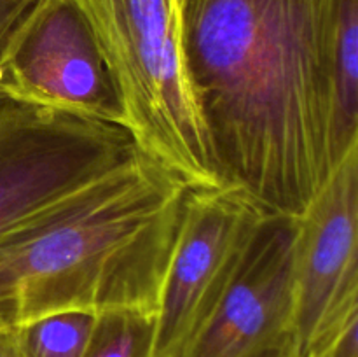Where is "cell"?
I'll use <instances>...</instances> for the list:
<instances>
[{
    "mask_svg": "<svg viewBox=\"0 0 358 357\" xmlns=\"http://www.w3.org/2000/svg\"><path fill=\"white\" fill-rule=\"evenodd\" d=\"M345 0H178L180 56L222 186L297 219L352 147L336 100Z\"/></svg>",
    "mask_w": 358,
    "mask_h": 357,
    "instance_id": "cell-1",
    "label": "cell"
},
{
    "mask_svg": "<svg viewBox=\"0 0 358 357\" xmlns=\"http://www.w3.org/2000/svg\"><path fill=\"white\" fill-rule=\"evenodd\" d=\"M187 186L136 153L0 234V332L59 312L157 317Z\"/></svg>",
    "mask_w": 358,
    "mask_h": 357,
    "instance_id": "cell-2",
    "label": "cell"
},
{
    "mask_svg": "<svg viewBox=\"0 0 358 357\" xmlns=\"http://www.w3.org/2000/svg\"><path fill=\"white\" fill-rule=\"evenodd\" d=\"M136 149L189 189L222 186L185 77L173 0H73Z\"/></svg>",
    "mask_w": 358,
    "mask_h": 357,
    "instance_id": "cell-3",
    "label": "cell"
},
{
    "mask_svg": "<svg viewBox=\"0 0 358 357\" xmlns=\"http://www.w3.org/2000/svg\"><path fill=\"white\" fill-rule=\"evenodd\" d=\"M138 153L124 128L21 98L0 100V234Z\"/></svg>",
    "mask_w": 358,
    "mask_h": 357,
    "instance_id": "cell-4",
    "label": "cell"
},
{
    "mask_svg": "<svg viewBox=\"0 0 358 357\" xmlns=\"http://www.w3.org/2000/svg\"><path fill=\"white\" fill-rule=\"evenodd\" d=\"M266 216L233 186L187 189L152 357H180L201 335L236 280Z\"/></svg>",
    "mask_w": 358,
    "mask_h": 357,
    "instance_id": "cell-5",
    "label": "cell"
},
{
    "mask_svg": "<svg viewBox=\"0 0 358 357\" xmlns=\"http://www.w3.org/2000/svg\"><path fill=\"white\" fill-rule=\"evenodd\" d=\"M358 326V146L296 219L292 357H315Z\"/></svg>",
    "mask_w": 358,
    "mask_h": 357,
    "instance_id": "cell-6",
    "label": "cell"
},
{
    "mask_svg": "<svg viewBox=\"0 0 358 357\" xmlns=\"http://www.w3.org/2000/svg\"><path fill=\"white\" fill-rule=\"evenodd\" d=\"M7 97L121 126L115 91L73 0H41L0 55Z\"/></svg>",
    "mask_w": 358,
    "mask_h": 357,
    "instance_id": "cell-7",
    "label": "cell"
},
{
    "mask_svg": "<svg viewBox=\"0 0 358 357\" xmlns=\"http://www.w3.org/2000/svg\"><path fill=\"white\" fill-rule=\"evenodd\" d=\"M296 219L266 216L217 314L180 357H278L292 346Z\"/></svg>",
    "mask_w": 358,
    "mask_h": 357,
    "instance_id": "cell-8",
    "label": "cell"
},
{
    "mask_svg": "<svg viewBox=\"0 0 358 357\" xmlns=\"http://www.w3.org/2000/svg\"><path fill=\"white\" fill-rule=\"evenodd\" d=\"M96 315L59 312L35 318L14 329L21 357H83Z\"/></svg>",
    "mask_w": 358,
    "mask_h": 357,
    "instance_id": "cell-9",
    "label": "cell"
},
{
    "mask_svg": "<svg viewBox=\"0 0 358 357\" xmlns=\"http://www.w3.org/2000/svg\"><path fill=\"white\" fill-rule=\"evenodd\" d=\"M336 100L343 144H358V0H345L336 41Z\"/></svg>",
    "mask_w": 358,
    "mask_h": 357,
    "instance_id": "cell-10",
    "label": "cell"
},
{
    "mask_svg": "<svg viewBox=\"0 0 358 357\" xmlns=\"http://www.w3.org/2000/svg\"><path fill=\"white\" fill-rule=\"evenodd\" d=\"M156 317L135 310L96 315L83 357H152Z\"/></svg>",
    "mask_w": 358,
    "mask_h": 357,
    "instance_id": "cell-11",
    "label": "cell"
},
{
    "mask_svg": "<svg viewBox=\"0 0 358 357\" xmlns=\"http://www.w3.org/2000/svg\"><path fill=\"white\" fill-rule=\"evenodd\" d=\"M41 0H0V55L21 21Z\"/></svg>",
    "mask_w": 358,
    "mask_h": 357,
    "instance_id": "cell-12",
    "label": "cell"
},
{
    "mask_svg": "<svg viewBox=\"0 0 358 357\" xmlns=\"http://www.w3.org/2000/svg\"><path fill=\"white\" fill-rule=\"evenodd\" d=\"M13 349H14V329L13 331L0 332V357H7Z\"/></svg>",
    "mask_w": 358,
    "mask_h": 357,
    "instance_id": "cell-13",
    "label": "cell"
},
{
    "mask_svg": "<svg viewBox=\"0 0 358 357\" xmlns=\"http://www.w3.org/2000/svg\"><path fill=\"white\" fill-rule=\"evenodd\" d=\"M7 357H21V356H20V352H17V349H16V342H14V349L10 350L9 356H7Z\"/></svg>",
    "mask_w": 358,
    "mask_h": 357,
    "instance_id": "cell-14",
    "label": "cell"
},
{
    "mask_svg": "<svg viewBox=\"0 0 358 357\" xmlns=\"http://www.w3.org/2000/svg\"><path fill=\"white\" fill-rule=\"evenodd\" d=\"M3 98H7V94L3 93V90H2V83H0V100H3Z\"/></svg>",
    "mask_w": 358,
    "mask_h": 357,
    "instance_id": "cell-15",
    "label": "cell"
},
{
    "mask_svg": "<svg viewBox=\"0 0 358 357\" xmlns=\"http://www.w3.org/2000/svg\"><path fill=\"white\" fill-rule=\"evenodd\" d=\"M278 357H292V356H290V352H287V354H282V356H278Z\"/></svg>",
    "mask_w": 358,
    "mask_h": 357,
    "instance_id": "cell-16",
    "label": "cell"
},
{
    "mask_svg": "<svg viewBox=\"0 0 358 357\" xmlns=\"http://www.w3.org/2000/svg\"><path fill=\"white\" fill-rule=\"evenodd\" d=\"M177 2H178V0H173V6H175V10H177Z\"/></svg>",
    "mask_w": 358,
    "mask_h": 357,
    "instance_id": "cell-17",
    "label": "cell"
}]
</instances>
